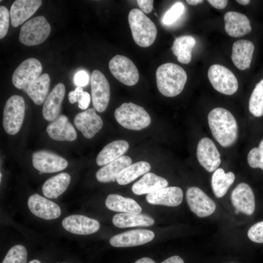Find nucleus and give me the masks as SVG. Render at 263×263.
<instances>
[{"label": "nucleus", "instance_id": "obj_1", "mask_svg": "<svg viewBox=\"0 0 263 263\" xmlns=\"http://www.w3.org/2000/svg\"><path fill=\"white\" fill-rule=\"evenodd\" d=\"M207 120L213 137L221 146L228 147L236 142L238 124L229 111L223 108H215L209 113Z\"/></svg>", "mask_w": 263, "mask_h": 263}, {"label": "nucleus", "instance_id": "obj_2", "mask_svg": "<svg viewBox=\"0 0 263 263\" xmlns=\"http://www.w3.org/2000/svg\"><path fill=\"white\" fill-rule=\"evenodd\" d=\"M157 86L164 96L173 97L183 90L187 80L184 69L179 65L167 63L159 66L156 71Z\"/></svg>", "mask_w": 263, "mask_h": 263}, {"label": "nucleus", "instance_id": "obj_3", "mask_svg": "<svg viewBox=\"0 0 263 263\" xmlns=\"http://www.w3.org/2000/svg\"><path fill=\"white\" fill-rule=\"evenodd\" d=\"M128 21L135 42L142 47H147L154 42L157 33L155 24L141 10L132 9Z\"/></svg>", "mask_w": 263, "mask_h": 263}, {"label": "nucleus", "instance_id": "obj_4", "mask_svg": "<svg viewBox=\"0 0 263 263\" xmlns=\"http://www.w3.org/2000/svg\"><path fill=\"white\" fill-rule=\"evenodd\" d=\"M114 117L122 127L134 131L146 128L151 122L150 117L144 108L132 102L122 104L115 110Z\"/></svg>", "mask_w": 263, "mask_h": 263}, {"label": "nucleus", "instance_id": "obj_5", "mask_svg": "<svg viewBox=\"0 0 263 263\" xmlns=\"http://www.w3.org/2000/svg\"><path fill=\"white\" fill-rule=\"evenodd\" d=\"M25 111L24 98L13 95L6 101L3 112L2 125L6 133L14 135L20 130Z\"/></svg>", "mask_w": 263, "mask_h": 263}, {"label": "nucleus", "instance_id": "obj_6", "mask_svg": "<svg viewBox=\"0 0 263 263\" xmlns=\"http://www.w3.org/2000/svg\"><path fill=\"white\" fill-rule=\"evenodd\" d=\"M51 26L43 16L31 19L21 27L19 40L27 46L38 45L43 42L49 36Z\"/></svg>", "mask_w": 263, "mask_h": 263}, {"label": "nucleus", "instance_id": "obj_7", "mask_svg": "<svg viewBox=\"0 0 263 263\" xmlns=\"http://www.w3.org/2000/svg\"><path fill=\"white\" fill-rule=\"evenodd\" d=\"M212 87L223 94L230 95L238 89V82L233 73L226 67L219 64L212 65L207 73Z\"/></svg>", "mask_w": 263, "mask_h": 263}, {"label": "nucleus", "instance_id": "obj_8", "mask_svg": "<svg viewBox=\"0 0 263 263\" xmlns=\"http://www.w3.org/2000/svg\"><path fill=\"white\" fill-rule=\"evenodd\" d=\"M112 75L120 82L127 86H133L138 81V71L133 62L127 57L117 55L109 63Z\"/></svg>", "mask_w": 263, "mask_h": 263}, {"label": "nucleus", "instance_id": "obj_9", "mask_svg": "<svg viewBox=\"0 0 263 263\" xmlns=\"http://www.w3.org/2000/svg\"><path fill=\"white\" fill-rule=\"evenodd\" d=\"M42 67L40 62L33 57L22 61L14 72L12 77L14 86L19 89H25L40 75Z\"/></svg>", "mask_w": 263, "mask_h": 263}, {"label": "nucleus", "instance_id": "obj_10", "mask_svg": "<svg viewBox=\"0 0 263 263\" xmlns=\"http://www.w3.org/2000/svg\"><path fill=\"white\" fill-rule=\"evenodd\" d=\"M91 94L94 109L102 113L107 109L110 98V87L105 76L94 70L91 75Z\"/></svg>", "mask_w": 263, "mask_h": 263}, {"label": "nucleus", "instance_id": "obj_11", "mask_svg": "<svg viewBox=\"0 0 263 263\" xmlns=\"http://www.w3.org/2000/svg\"><path fill=\"white\" fill-rule=\"evenodd\" d=\"M186 200L190 210L199 217H207L215 210L216 204L202 189L192 187L186 192Z\"/></svg>", "mask_w": 263, "mask_h": 263}, {"label": "nucleus", "instance_id": "obj_12", "mask_svg": "<svg viewBox=\"0 0 263 263\" xmlns=\"http://www.w3.org/2000/svg\"><path fill=\"white\" fill-rule=\"evenodd\" d=\"M33 167L42 173H53L65 169L68 161L63 157L47 150H39L32 154Z\"/></svg>", "mask_w": 263, "mask_h": 263}, {"label": "nucleus", "instance_id": "obj_13", "mask_svg": "<svg viewBox=\"0 0 263 263\" xmlns=\"http://www.w3.org/2000/svg\"><path fill=\"white\" fill-rule=\"evenodd\" d=\"M196 155L200 164L208 172L215 171L221 162L218 150L208 137H203L199 141Z\"/></svg>", "mask_w": 263, "mask_h": 263}, {"label": "nucleus", "instance_id": "obj_14", "mask_svg": "<svg viewBox=\"0 0 263 263\" xmlns=\"http://www.w3.org/2000/svg\"><path fill=\"white\" fill-rule=\"evenodd\" d=\"M27 205L32 214L43 219H55L61 215V209L57 204L37 193L29 197Z\"/></svg>", "mask_w": 263, "mask_h": 263}, {"label": "nucleus", "instance_id": "obj_15", "mask_svg": "<svg viewBox=\"0 0 263 263\" xmlns=\"http://www.w3.org/2000/svg\"><path fill=\"white\" fill-rule=\"evenodd\" d=\"M154 236V232L150 230L134 229L112 237L109 243L112 246L116 247L135 246L150 242Z\"/></svg>", "mask_w": 263, "mask_h": 263}, {"label": "nucleus", "instance_id": "obj_16", "mask_svg": "<svg viewBox=\"0 0 263 263\" xmlns=\"http://www.w3.org/2000/svg\"><path fill=\"white\" fill-rule=\"evenodd\" d=\"M76 128L86 138H93L102 128L103 123L94 108L76 114L74 119Z\"/></svg>", "mask_w": 263, "mask_h": 263}, {"label": "nucleus", "instance_id": "obj_17", "mask_svg": "<svg viewBox=\"0 0 263 263\" xmlns=\"http://www.w3.org/2000/svg\"><path fill=\"white\" fill-rule=\"evenodd\" d=\"M62 225L67 231L77 235L91 234L100 228V224L97 221L80 214H73L64 218Z\"/></svg>", "mask_w": 263, "mask_h": 263}, {"label": "nucleus", "instance_id": "obj_18", "mask_svg": "<svg viewBox=\"0 0 263 263\" xmlns=\"http://www.w3.org/2000/svg\"><path fill=\"white\" fill-rule=\"evenodd\" d=\"M232 204L236 210L247 215H252L255 209V197L250 187L245 183L239 184L231 194Z\"/></svg>", "mask_w": 263, "mask_h": 263}, {"label": "nucleus", "instance_id": "obj_19", "mask_svg": "<svg viewBox=\"0 0 263 263\" xmlns=\"http://www.w3.org/2000/svg\"><path fill=\"white\" fill-rule=\"evenodd\" d=\"M183 198V190L178 187H167L147 194L146 196L150 204L168 207L179 206Z\"/></svg>", "mask_w": 263, "mask_h": 263}, {"label": "nucleus", "instance_id": "obj_20", "mask_svg": "<svg viewBox=\"0 0 263 263\" xmlns=\"http://www.w3.org/2000/svg\"><path fill=\"white\" fill-rule=\"evenodd\" d=\"M40 0H17L12 4L10 15L12 25L17 27L30 18L42 4Z\"/></svg>", "mask_w": 263, "mask_h": 263}, {"label": "nucleus", "instance_id": "obj_21", "mask_svg": "<svg viewBox=\"0 0 263 263\" xmlns=\"http://www.w3.org/2000/svg\"><path fill=\"white\" fill-rule=\"evenodd\" d=\"M49 136L56 141H73L77 138L75 129L65 115H59L46 128Z\"/></svg>", "mask_w": 263, "mask_h": 263}, {"label": "nucleus", "instance_id": "obj_22", "mask_svg": "<svg viewBox=\"0 0 263 263\" xmlns=\"http://www.w3.org/2000/svg\"><path fill=\"white\" fill-rule=\"evenodd\" d=\"M65 94V87L62 83H58L51 91L44 102L42 110L45 120L53 121L59 116Z\"/></svg>", "mask_w": 263, "mask_h": 263}, {"label": "nucleus", "instance_id": "obj_23", "mask_svg": "<svg viewBox=\"0 0 263 263\" xmlns=\"http://www.w3.org/2000/svg\"><path fill=\"white\" fill-rule=\"evenodd\" d=\"M225 29L232 37H240L252 30L250 22L244 15L234 11L226 12L224 16Z\"/></svg>", "mask_w": 263, "mask_h": 263}, {"label": "nucleus", "instance_id": "obj_24", "mask_svg": "<svg viewBox=\"0 0 263 263\" xmlns=\"http://www.w3.org/2000/svg\"><path fill=\"white\" fill-rule=\"evenodd\" d=\"M232 51V62L238 69L245 70L250 67L254 51V44L251 41L240 39L235 41Z\"/></svg>", "mask_w": 263, "mask_h": 263}, {"label": "nucleus", "instance_id": "obj_25", "mask_svg": "<svg viewBox=\"0 0 263 263\" xmlns=\"http://www.w3.org/2000/svg\"><path fill=\"white\" fill-rule=\"evenodd\" d=\"M132 162L131 157L122 155L99 169L95 174L96 178L97 181L102 183L114 181L118 174L131 165Z\"/></svg>", "mask_w": 263, "mask_h": 263}, {"label": "nucleus", "instance_id": "obj_26", "mask_svg": "<svg viewBox=\"0 0 263 263\" xmlns=\"http://www.w3.org/2000/svg\"><path fill=\"white\" fill-rule=\"evenodd\" d=\"M168 182L163 177L152 172H148L132 186V189L136 195L149 194L156 190L167 187Z\"/></svg>", "mask_w": 263, "mask_h": 263}, {"label": "nucleus", "instance_id": "obj_27", "mask_svg": "<svg viewBox=\"0 0 263 263\" xmlns=\"http://www.w3.org/2000/svg\"><path fill=\"white\" fill-rule=\"evenodd\" d=\"M71 176L62 172L48 179L42 186L43 195L48 198L55 199L65 191L71 182Z\"/></svg>", "mask_w": 263, "mask_h": 263}, {"label": "nucleus", "instance_id": "obj_28", "mask_svg": "<svg viewBox=\"0 0 263 263\" xmlns=\"http://www.w3.org/2000/svg\"><path fill=\"white\" fill-rule=\"evenodd\" d=\"M129 143L124 140H118L106 145L99 152L96 159L98 166L106 165L122 156L129 149Z\"/></svg>", "mask_w": 263, "mask_h": 263}, {"label": "nucleus", "instance_id": "obj_29", "mask_svg": "<svg viewBox=\"0 0 263 263\" xmlns=\"http://www.w3.org/2000/svg\"><path fill=\"white\" fill-rule=\"evenodd\" d=\"M112 222L115 226L123 228L134 226H149L154 224V220L144 214L121 213L114 215Z\"/></svg>", "mask_w": 263, "mask_h": 263}, {"label": "nucleus", "instance_id": "obj_30", "mask_svg": "<svg viewBox=\"0 0 263 263\" xmlns=\"http://www.w3.org/2000/svg\"><path fill=\"white\" fill-rule=\"evenodd\" d=\"M105 205L110 210L116 212L140 214L142 211L141 207L135 200L116 194L107 196Z\"/></svg>", "mask_w": 263, "mask_h": 263}, {"label": "nucleus", "instance_id": "obj_31", "mask_svg": "<svg viewBox=\"0 0 263 263\" xmlns=\"http://www.w3.org/2000/svg\"><path fill=\"white\" fill-rule=\"evenodd\" d=\"M50 84L49 75L44 73L27 87L26 93L35 104L40 105L48 95Z\"/></svg>", "mask_w": 263, "mask_h": 263}, {"label": "nucleus", "instance_id": "obj_32", "mask_svg": "<svg viewBox=\"0 0 263 263\" xmlns=\"http://www.w3.org/2000/svg\"><path fill=\"white\" fill-rule=\"evenodd\" d=\"M195 43V38L191 36H180L174 40L171 50L179 62L188 64L191 60V51Z\"/></svg>", "mask_w": 263, "mask_h": 263}, {"label": "nucleus", "instance_id": "obj_33", "mask_svg": "<svg viewBox=\"0 0 263 263\" xmlns=\"http://www.w3.org/2000/svg\"><path fill=\"white\" fill-rule=\"evenodd\" d=\"M234 174L230 171L225 173L222 168L216 169L211 178V187L215 196L223 197L235 180Z\"/></svg>", "mask_w": 263, "mask_h": 263}, {"label": "nucleus", "instance_id": "obj_34", "mask_svg": "<svg viewBox=\"0 0 263 263\" xmlns=\"http://www.w3.org/2000/svg\"><path fill=\"white\" fill-rule=\"evenodd\" d=\"M150 169V165L147 162H136L122 170L117 176L116 181L120 185H127L139 176L148 173Z\"/></svg>", "mask_w": 263, "mask_h": 263}, {"label": "nucleus", "instance_id": "obj_35", "mask_svg": "<svg viewBox=\"0 0 263 263\" xmlns=\"http://www.w3.org/2000/svg\"><path fill=\"white\" fill-rule=\"evenodd\" d=\"M248 108L254 116L259 117L263 115V79L253 90L249 100Z\"/></svg>", "mask_w": 263, "mask_h": 263}, {"label": "nucleus", "instance_id": "obj_36", "mask_svg": "<svg viewBox=\"0 0 263 263\" xmlns=\"http://www.w3.org/2000/svg\"><path fill=\"white\" fill-rule=\"evenodd\" d=\"M27 251L22 245L12 246L6 253L1 263H26Z\"/></svg>", "mask_w": 263, "mask_h": 263}, {"label": "nucleus", "instance_id": "obj_37", "mask_svg": "<svg viewBox=\"0 0 263 263\" xmlns=\"http://www.w3.org/2000/svg\"><path fill=\"white\" fill-rule=\"evenodd\" d=\"M247 162L250 167L260 168L263 170V139L258 147H254L249 151Z\"/></svg>", "mask_w": 263, "mask_h": 263}, {"label": "nucleus", "instance_id": "obj_38", "mask_svg": "<svg viewBox=\"0 0 263 263\" xmlns=\"http://www.w3.org/2000/svg\"><path fill=\"white\" fill-rule=\"evenodd\" d=\"M184 10V6L182 2H177L166 12L163 17L162 21L166 25L174 22L182 15Z\"/></svg>", "mask_w": 263, "mask_h": 263}, {"label": "nucleus", "instance_id": "obj_39", "mask_svg": "<svg viewBox=\"0 0 263 263\" xmlns=\"http://www.w3.org/2000/svg\"><path fill=\"white\" fill-rule=\"evenodd\" d=\"M247 236L254 242L263 243V221L252 225L248 230Z\"/></svg>", "mask_w": 263, "mask_h": 263}, {"label": "nucleus", "instance_id": "obj_40", "mask_svg": "<svg viewBox=\"0 0 263 263\" xmlns=\"http://www.w3.org/2000/svg\"><path fill=\"white\" fill-rule=\"evenodd\" d=\"M10 12L4 6H0V38H3L7 34L9 25Z\"/></svg>", "mask_w": 263, "mask_h": 263}, {"label": "nucleus", "instance_id": "obj_41", "mask_svg": "<svg viewBox=\"0 0 263 263\" xmlns=\"http://www.w3.org/2000/svg\"><path fill=\"white\" fill-rule=\"evenodd\" d=\"M74 82L77 86H86L89 82V75L87 73L83 70L78 72L74 77Z\"/></svg>", "mask_w": 263, "mask_h": 263}, {"label": "nucleus", "instance_id": "obj_42", "mask_svg": "<svg viewBox=\"0 0 263 263\" xmlns=\"http://www.w3.org/2000/svg\"><path fill=\"white\" fill-rule=\"evenodd\" d=\"M91 97L87 92H83L77 100L78 107L81 110H86L89 106Z\"/></svg>", "mask_w": 263, "mask_h": 263}, {"label": "nucleus", "instance_id": "obj_43", "mask_svg": "<svg viewBox=\"0 0 263 263\" xmlns=\"http://www.w3.org/2000/svg\"><path fill=\"white\" fill-rule=\"evenodd\" d=\"M136 1L141 11L144 13L148 14L151 12L153 8V0H137Z\"/></svg>", "mask_w": 263, "mask_h": 263}, {"label": "nucleus", "instance_id": "obj_44", "mask_svg": "<svg viewBox=\"0 0 263 263\" xmlns=\"http://www.w3.org/2000/svg\"><path fill=\"white\" fill-rule=\"evenodd\" d=\"M83 92L82 88L79 86H77L74 91H70L68 94L69 102L72 104L77 102L78 98Z\"/></svg>", "mask_w": 263, "mask_h": 263}, {"label": "nucleus", "instance_id": "obj_45", "mask_svg": "<svg viewBox=\"0 0 263 263\" xmlns=\"http://www.w3.org/2000/svg\"><path fill=\"white\" fill-rule=\"evenodd\" d=\"M207 1L214 8L218 9L225 8L228 1L226 0H208Z\"/></svg>", "mask_w": 263, "mask_h": 263}, {"label": "nucleus", "instance_id": "obj_46", "mask_svg": "<svg viewBox=\"0 0 263 263\" xmlns=\"http://www.w3.org/2000/svg\"><path fill=\"white\" fill-rule=\"evenodd\" d=\"M161 263H184L183 260L178 256H171Z\"/></svg>", "mask_w": 263, "mask_h": 263}, {"label": "nucleus", "instance_id": "obj_47", "mask_svg": "<svg viewBox=\"0 0 263 263\" xmlns=\"http://www.w3.org/2000/svg\"><path fill=\"white\" fill-rule=\"evenodd\" d=\"M134 263H156V262L150 258L143 257L138 259Z\"/></svg>", "mask_w": 263, "mask_h": 263}, {"label": "nucleus", "instance_id": "obj_48", "mask_svg": "<svg viewBox=\"0 0 263 263\" xmlns=\"http://www.w3.org/2000/svg\"><path fill=\"white\" fill-rule=\"evenodd\" d=\"M186 1L189 5H196L202 3L204 1L202 0H187Z\"/></svg>", "mask_w": 263, "mask_h": 263}, {"label": "nucleus", "instance_id": "obj_49", "mask_svg": "<svg viewBox=\"0 0 263 263\" xmlns=\"http://www.w3.org/2000/svg\"><path fill=\"white\" fill-rule=\"evenodd\" d=\"M236 1L240 4L246 5L249 4L250 1L249 0H237Z\"/></svg>", "mask_w": 263, "mask_h": 263}, {"label": "nucleus", "instance_id": "obj_50", "mask_svg": "<svg viewBox=\"0 0 263 263\" xmlns=\"http://www.w3.org/2000/svg\"><path fill=\"white\" fill-rule=\"evenodd\" d=\"M28 263H41L39 260H33L30 261Z\"/></svg>", "mask_w": 263, "mask_h": 263}, {"label": "nucleus", "instance_id": "obj_51", "mask_svg": "<svg viewBox=\"0 0 263 263\" xmlns=\"http://www.w3.org/2000/svg\"><path fill=\"white\" fill-rule=\"evenodd\" d=\"M239 212V211H238L237 210H235V213H236V214L238 213Z\"/></svg>", "mask_w": 263, "mask_h": 263}, {"label": "nucleus", "instance_id": "obj_52", "mask_svg": "<svg viewBox=\"0 0 263 263\" xmlns=\"http://www.w3.org/2000/svg\"></svg>", "mask_w": 263, "mask_h": 263}]
</instances>
